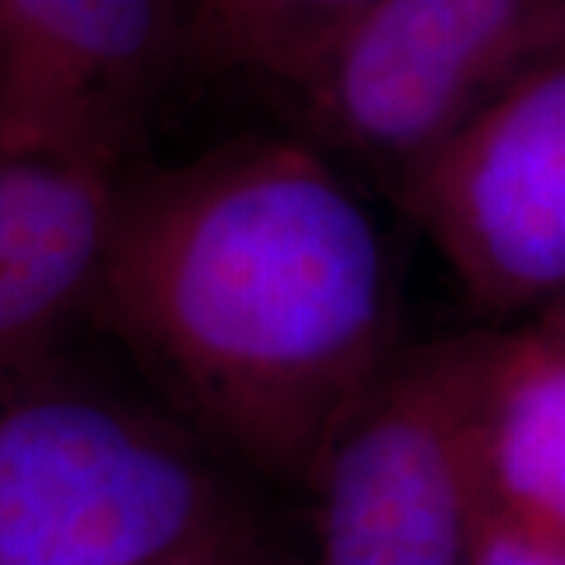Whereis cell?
<instances>
[{
  "label": "cell",
  "instance_id": "obj_1",
  "mask_svg": "<svg viewBox=\"0 0 565 565\" xmlns=\"http://www.w3.org/2000/svg\"><path fill=\"white\" fill-rule=\"evenodd\" d=\"M92 321L239 471L311 487L403 355L384 236L305 139L120 180Z\"/></svg>",
  "mask_w": 565,
  "mask_h": 565
},
{
  "label": "cell",
  "instance_id": "obj_2",
  "mask_svg": "<svg viewBox=\"0 0 565 565\" xmlns=\"http://www.w3.org/2000/svg\"><path fill=\"white\" fill-rule=\"evenodd\" d=\"M170 412L57 371L0 396V565H163L248 522Z\"/></svg>",
  "mask_w": 565,
  "mask_h": 565
},
{
  "label": "cell",
  "instance_id": "obj_3",
  "mask_svg": "<svg viewBox=\"0 0 565 565\" xmlns=\"http://www.w3.org/2000/svg\"><path fill=\"white\" fill-rule=\"evenodd\" d=\"M565 57V0H377L282 88L305 141L396 189L490 104Z\"/></svg>",
  "mask_w": 565,
  "mask_h": 565
},
{
  "label": "cell",
  "instance_id": "obj_4",
  "mask_svg": "<svg viewBox=\"0 0 565 565\" xmlns=\"http://www.w3.org/2000/svg\"><path fill=\"white\" fill-rule=\"evenodd\" d=\"M478 355L481 333L403 349L308 487V565H468L484 519Z\"/></svg>",
  "mask_w": 565,
  "mask_h": 565
},
{
  "label": "cell",
  "instance_id": "obj_5",
  "mask_svg": "<svg viewBox=\"0 0 565 565\" xmlns=\"http://www.w3.org/2000/svg\"><path fill=\"white\" fill-rule=\"evenodd\" d=\"M396 199L465 299L505 318L565 292V57L408 170Z\"/></svg>",
  "mask_w": 565,
  "mask_h": 565
},
{
  "label": "cell",
  "instance_id": "obj_6",
  "mask_svg": "<svg viewBox=\"0 0 565 565\" xmlns=\"http://www.w3.org/2000/svg\"><path fill=\"white\" fill-rule=\"evenodd\" d=\"M180 61L173 0H0V158L122 177Z\"/></svg>",
  "mask_w": 565,
  "mask_h": 565
},
{
  "label": "cell",
  "instance_id": "obj_7",
  "mask_svg": "<svg viewBox=\"0 0 565 565\" xmlns=\"http://www.w3.org/2000/svg\"><path fill=\"white\" fill-rule=\"evenodd\" d=\"M122 177L54 158H0V396L57 371L92 318Z\"/></svg>",
  "mask_w": 565,
  "mask_h": 565
},
{
  "label": "cell",
  "instance_id": "obj_8",
  "mask_svg": "<svg viewBox=\"0 0 565 565\" xmlns=\"http://www.w3.org/2000/svg\"><path fill=\"white\" fill-rule=\"evenodd\" d=\"M475 456L484 512L565 537V340L537 318L481 333Z\"/></svg>",
  "mask_w": 565,
  "mask_h": 565
},
{
  "label": "cell",
  "instance_id": "obj_9",
  "mask_svg": "<svg viewBox=\"0 0 565 565\" xmlns=\"http://www.w3.org/2000/svg\"><path fill=\"white\" fill-rule=\"evenodd\" d=\"M371 3L377 0H192L185 61L282 88L323 41Z\"/></svg>",
  "mask_w": 565,
  "mask_h": 565
},
{
  "label": "cell",
  "instance_id": "obj_10",
  "mask_svg": "<svg viewBox=\"0 0 565 565\" xmlns=\"http://www.w3.org/2000/svg\"><path fill=\"white\" fill-rule=\"evenodd\" d=\"M468 565H565V537L484 512Z\"/></svg>",
  "mask_w": 565,
  "mask_h": 565
},
{
  "label": "cell",
  "instance_id": "obj_11",
  "mask_svg": "<svg viewBox=\"0 0 565 565\" xmlns=\"http://www.w3.org/2000/svg\"><path fill=\"white\" fill-rule=\"evenodd\" d=\"M163 565H308V559L267 544L252 522H243Z\"/></svg>",
  "mask_w": 565,
  "mask_h": 565
},
{
  "label": "cell",
  "instance_id": "obj_12",
  "mask_svg": "<svg viewBox=\"0 0 565 565\" xmlns=\"http://www.w3.org/2000/svg\"><path fill=\"white\" fill-rule=\"evenodd\" d=\"M534 318H537L541 323H546L550 330H556V333L565 340V292L559 296V299H553L550 305H544Z\"/></svg>",
  "mask_w": 565,
  "mask_h": 565
}]
</instances>
